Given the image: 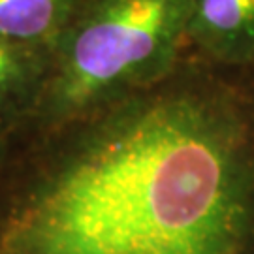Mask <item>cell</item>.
I'll return each instance as SVG.
<instances>
[{"instance_id":"1","label":"cell","mask_w":254,"mask_h":254,"mask_svg":"<svg viewBox=\"0 0 254 254\" xmlns=\"http://www.w3.org/2000/svg\"><path fill=\"white\" fill-rule=\"evenodd\" d=\"M0 220V254H247L254 115L170 73L64 127Z\"/></svg>"},{"instance_id":"2","label":"cell","mask_w":254,"mask_h":254,"mask_svg":"<svg viewBox=\"0 0 254 254\" xmlns=\"http://www.w3.org/2000/svg\"><path fill=\"white\" fill-rule=\"evenodd\" d=\"M192 0H79L49 51L32 119L64 128L175 72Z\"/></svg>"},{"instance_id":"3","label":"cell","mask_w":254,"mask_h":254,"mask_svg":"<svg viewBox=\"0 0 254 254\" xmlns=\"http://www.w3.org/2000/svg\"><path fill=\"white\" fill-rule=\"evenodd\" d=\"M187 40L222 64L254 61V0H192Z\"/></svg>"},{"instance_id":"4","label":"cell","mask_w":254,"mask_h":254,"mask_svg":"<svg viewBox=\"0 0 254 254\" xmlns=\"http://www.w3.org/2000/svg\"><path fill=\"white\" fill-rule=\"evenodd\" d=\"M49 70V49L0 38V128L34 113Z\"/></svg>"},{"instance_id":"5","label":"cell","mask_w":254,"mask_h":254,"mask_svg":"<svg viewBox=\"0 0 254 254\" xmlns=\"http://www.w3.org/2000/svg\"><path fill=\"white\" fill-rule=\"evenodd\" d=\"M77 4L79 0H0V38L51 51Z\"/></svg>"}]
</instances>
